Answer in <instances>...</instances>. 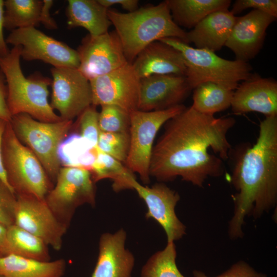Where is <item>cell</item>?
Listing matches in <instances>:
<instances>
[{
	"label": "cell",
	"instance_id": "obj_1",
	"mask_svg": "<svg viewBox=\"0 0 277 277\" xmlns=\"http://www.w3.org/2000/svg\"><path fill=\"white\" fill-rule=\"evenodd\" d=\"M235 124L232 117L217 118L185 107L165 124L152 149L150 176L161 182L180 176L199 187L208 177L222 176V160L231 151L227 134Z\"/></svg>",
	"mask_w": 277,
	"mask_h": 277
},
{
	"label": "cell",
	"instance_id": "obj_2",
	"mask_svg": "<svg viewBox=\"0 0 277 277\" xmlns=\"http://www.w3.org/2000/svg\"><path fill=\"white\" fill-rule=\"evenodd\" d=\"M232 183L236 191L228 228L230 239L243 238L246 216L261 217L277 202V115L261 122L256 143L243 146L235 155Z\"/></svg>",
	"mask_w": 277,
	"mask_h": 277
},
{
	"label": "cell",
	"instance_id": "obj_3",
	"mask_svg": "<svg viewBox=\"0 0 277 277\" xmlns=\"http://www.w3.org/2000/svg\"><path fill=\"white\" fill-rule=\"evenodd\" d=\"M107 14L130 63L146 47L163 38H175L189 44L187 32L173 21L167 1L127 13L108 9Z\"/></svg>",
	"mask_w": 277,
	"mask_h": 277
},
{
	"label": "cell",
	"instance_id": "obj_4",
	"mask_svg": "<svg viewBox=\"0 0 277 277\" xmlns=\"http://www.w3.org/2000/svg\"><path fill=\"white\" fill-rule=\"evenodd\" d=\"M21 48L13 46L0 57V69L5 77L7 103L11 116L25 113L38 121L53 123L62 120L48 101L51 80L40 73L26 77L20 64Z\"/></svg>",
	"mask_w": 277,
	"mask_h": 277
},
{
	"label": "cell",
	"instance_id": "obj_5",
	"mask_svg": "<svg viewBox=\"0 0 277 277\" xmlns=\"http://www.w3.org/2000/svg\"><path fill=\"white\" fill-rule=\"evenodd\" d=\"M160 41L181 53L186 66L185 76L192 90L202 83L213 82L234 91L240 82L252 74V67L248 62L226 60L215 52L193 47L175 38Z\"/></svg>",
	"mask_w": 277,
	"mask_h": 277
},
{
	"label": "cell",
	"instance_id": "obj_6",
	"mask_svg": "<svg viewBox=\"0 0 277 277\" xmlns=\"http://www.w3.org/2000/svg\"><path fill=\"white\" fill-rule=\"evenodd\" d=\"M2 153L7 179L15 195L45 200L53 183L36 156L17 138L10 122L4 132Z\"/></svg>",
	"mask_w": 277,
	"mask_h": 277
},
{
	"label": "cell",
	"instance_id": "obj_7",
	"mask_svg": "<svg viewBox=\"0 0 277 277\" xmlns=\"http://www.w3.org/2000/svg\"><path fill=\"white\" fill-rule=\"evenodd\" d=\"M19 141L36 156L52 183L61 167L58 149L73 126L71 120L47 123L25 113L12 116L10 122Z\"/></svg>",
	"mask_w": 277,
	"mask_h": 277
},
{
	"label": "cell",
	"instance_id": "obj_8",
	"mask_svg": "<svg viewBox=\"0 0 277 277\" xmlns=\"http://www.w3.org/2000/svg\"><path fill=\"white\" fill-rule=\"evenodd\" d=\"M185 107L180 104L162 110H137L130 113V143L125 166L132 172L137 173L144 183L150 182V161L157 131Z\"/></svg>",
	"mask_w": 277,
	"mask_h": 277
},
{
	"label": "cell",
	"instance_id": "obj_9",
	"mask_svg": "<svg viewBox=\"0 0 277 277\" xmlns=\"http://www.w3.org/2000/svg\"><path fill=\"white\" fill-rule=\"evenodd\" d=\"M55 183L45 201L56 218L68 228L79 206L95 205V183L89 170L64 166L61 168Z\"/></svg>",
	"mask_w": 277,
	"mask_h": 277
},
{
	"label": "cell",
	"instance_id": "obj_10",
	"mask_svg": "<svg viewBox=\"0 0 277 277\" xmlns=\"http://www.w3.org/2000/svg\"><path fill=\"white\" fill-rule=\"evenodd\" d=\"M7 44L21 48V58L27 61L38 60L53 67L78 69L77 50L48 36L36 27L15 29L6 39Z\"/></svg>",
	"mask_w": 277,
	"mask_h": 277
},
{
	"label": "cell",
	"instance_id": "obj_11",
	"mask_svg": "<svg viewBox=\"0 0 277 277\" xmlns=\"http://www.w3.org/2000/svg\"><path fill=\"white\" fill-rule=\"evenodd\" d=\"M140 78L131 63L89 80L92 105H115L129 113L138 110Z\"/></svg>",
	"mask_w": 277,
	"mask_h": 277
},
{
	"label": "cell",
	"instance_id": "obj_12",
	"mask_svg": "<svg viewBox=\"0 0 277 277\" xmlns=\"http://www.w3.org/2000/svg\"><path fill=\"white\" fill-rule=\"evenodd\" d=\"M51 73L50 105L62 120L72 121L92 105L89 81L75 68L53 67Z\"/></svg>",
	"mask_w": 277,
	"mask_h": 277
},
{
	"label": "cell",
	"instance_id": "obj_13",
	"mask_svg": "<svg viewBox=\"0 0 277 277\" xmlns=\"http://www.w3.org/2000/svg\"><path fill=\"white\" fill-rule=\"evenodd\" d=\"M16 196L14 224L60 250L68 227L55 216L45 200L28 194Z\"/></svg>",
	"mask_w": 277,
	"mask_h": 277
},
{
	"label": "cell",
	"instance_id": "obj_14",
	"mask_svg": "<svg viewBox=\"0 0 277 277\" xmlns=\"http://www.w3.org/2000/svg\"><path fill=\"white\" fill-rule=\"evenodd\" d=\"M77 51L80 58L77 69L89 81L129 63L115 31L96 37L88 34L83 38Z\"/></svg>",
	"mask_w": 277,
	"mask_h": 277
},
{
	"label": "cell",
	"instance_id": "obj_15",
	"mask_svg": "<svg viewBox=\"0 0 277 277\" xmlns=\"http://www.w3.org/2000/svg\"><path fill=\"white\" fill-rule=\"evenodd\" d=\"M131 187L146 205V217L153 219L163 227L167 242H174L183 236L186 233V227L175 212V207L180 199L177 192L162 183L155 184L151 187L142 186L135 177L132 179Z\"/></svg>",
	"mask_w": 277,
	"mask_h": 277
},
{
	"label": "cell",
	"instance_id": "obj_16",
	"mask_svg": "<svg viewBox=\"0 0 277 277\" xmlns=\"http://www.w3.org/2000/svg\"><path fill=\"white\" fill-rule=\"evenodd\" d=\"M191 90L183 75H152L142 78L138 110H162L182 104Z\"/></svg>",
	"mask_w": 277,
	"mask_h": 277
},
{
	"label": "cell",
	"instance_id": "obj_17",
	"mask_svg": "<svg viewBox=\"0 0 277 277\" xmlns=\"http://www.w3.org/2000/svg\"><path fill=\"white\" fill-rule=\"evenodd\" d=\"M276 19L256 10L237 17L225 46L233 52L235 60L248 62L262 49L267 29Z\"/></svg>",
	"mask_w": 277,
	"mask_h": 277
},
{
	"label": "cell",
	"instance_id": "obj_18",
	"mask_svg": "<svg viewBox=\"0 0 277 277\" xmlns=\"http://www.w3.org/2000/svg\"><path fill=\"white\" fill-rule=\"evenodd\" d=\"M231 107L233 112H256L266 116L277 115V82L253 74L234 90Z\"/></svg>",
	"mask_w": 277,
	"mask_h": 277
},
{
	"label": "cell",
	"instance_id": "obj_19",
	"mask_svg": "<svg viewBox=\"0 0 277 277\" xmlns=\"http://www.w3.org/2000/svg\"><path fill=\"white\" fill-rule=\"evenodd\" d=\"M125 231L102 234L98 255L91 277H131L134 258L125 247Z\"/></svg>",
	"mask_w": 277,
	"mask_h": 277
},
{
	"label": "cell",
	"instance_id": "obj_20",
	"mask_svg": "<svg viewBox=\"0 0 277 277\" xmlns=\"http://www.w3.org/2000/svg\"><path fill=\"white\" fill-rule=\"evenodd\" d=\"M140 79L152 75H185L186 66L181 53L160 41L143 49L131 63Z\"/></svg>",
	"mask_w": 277,
	"mask_h": 277
},
{
	"label": "cell",
	"instance_id": "obj_21",
	"mask_svg": "<svg viewBox=\"0 0 277 277\" xmlns=\"http://www.w3.org/2000/svg\"><path fill=\"white\" fill-rule=\"evenodd\" d=\"M237 16L228 10L214 12L187 32L189 44L195 48L215 52L220 50L227 41Z\"/></svg>",
	"mask_w": 277,
	"mask_h": 277
},
{
	"label": "cell",
	"instance_id": "obj_22",
	"mask_svg": "<svg viewBox=\"0 0 277 277\" xmlns=\"http://www.w3.org/2000/svg\"><path fill=\"white\" fill-rule=\"evenodd\" d=\"M107 8L98 0H69L66 8L67 24L70 28L82 27L91 37L108 32L112 25Z\"/></svg>",
	"mask_w": 277,
	"mask_h": 277
},
{
	"label": "cell",
	"instance_id": "obj_23",
	"mask_svg": "<svg viewBox=\"0 0 277 277\" xmlns=\"http://www.w3.org/2000/svg\"><path fill=\"white\" fill-rule=\"evenodd\" d=\"M66 266L63 259L41 261L13 254L0 258V275L3 277H63Z\"/></svg>",
	"mask_w": 277,
	"mask_h": 277
},
{
	"label": "cell",
	"instance_id": "obj_24",
	"mask_svg": "<svg viewBox=\"0 0 277 277\" xmlns=\"http://www.w3.org/2000/svg\"><path fill=\"white\" fill-rule=\"evenodd\" d=\"M172 18L179 27L193 28L210 14L228 10L230 0H166Z\"/></svg>",
	"mask_w": 277,
	"mask_h": 277
},
{
	"label": "cell",
	"instance_id": "obj_25",
	"mask_svg": "<svg viewBox=\"0 0 277 277\" xmlns=\"http://www.w3.org/2000/svg\"><path fill=\"white\" fill-rule=\"evenodd\" d=\"M8 255L41 261H49L48 246L43 240L15 224L7 227Z\"/></svg>",
	"mask_w": 277,
	"mask_h": 277
},
{
	"label": "cell",
	"instance_id": "obj_26",
	"mask_svg": "<svg viewBox=\"0 0 277 277\" xmlns=\"http://www.w3.org/2000/svg\"><path fill=\"white\" fill-rule=\"evenodd\" d=\"M193 90L191 106L201 113L214 115L231 107L233 90L213 82L202 83Z\"/></svg>",
	"mask_w": 277,
	"mask_h": 277
},
{
	"label": "cell",
	"instance_id": "obj_27",
	"mask_svg": "<svg viewBox=\"0 0 277 277\" xmlns=\"http://www.w3.org/2000/svg\"><path fill=\"white\" fill-rule=\"evenodd\" d=\"M94 152L95 160L90 170L94 183L104 179H111L113 181L112 187L115 191L131 189V180L135 177L133 172L121 162L97 147L94 148Z\"/></svg>",
	"mask_w": 277,
	"mask_h": 277
},
{
	"label": "cell",
	"instance_id": "obj_28",
	"mask_svg": "<svg viewBox=\"0 0 277 277\" xmlns=\"http://www.w3.org/2000/svg\"><path fill=\"white\" fill-rule=\"evenodd\" d=\"M43 1H4V28L11 31L39 24Z\"/></svg>",
	"mask_w": 277,
	"mask_h": 277
},
{
	"label": "cell",
	"instance_id": "obj_29",
	"mask_svg": "<svg viewBox=\"0 0 277 277\" xmlns=\"http://www.w3.org/2000/svg\"><path fill=\"white\" fill-rule=\"evenodd\" d=\"M176 251L173 242L153 254L142 268L141 277H185L176 264Z\"/></svg>",
	"mask_w": 277,
	"mask_h": 277
},
{
	"label": "cell",
	"instance_id": "obj_30",
	"mask_svg": "<svg viewBox=\"0 0 277 277\" xmlns=\"http://www.w3.org/2000/svg\"><path fill=\"white\" fill-rule=\"evenodd\" d=\"M100 131L129 134L130 113L115 105H104L98 114Z\"/></svg>",
	"mask_w": 277,
	"mask_h": 277
},
{
	"label": "cell",
	"instance_id": "obj_31",
	"mask_svg": "<svg viewBox=\"0 0 277 277\" xmlns=\"http://www.w3.org/2000/svg\"><path fill=\"white\" fill-rule=\"evenodd\" d=\"M129 143V134L100 131L96 147L104 153L125 163Z\"/></svg>",
	"mask_w": 277,
	"mask_h": 277
},
{
	"label": "cell",
	"instance_id": "obj_32",
	"mask_svg": "<svg viewBox=\"0 0 277 277\" xmlns=\"http://www.w3.org/2000/svg\"><path fill=\"white\" fill-rule=\"evenodd\" d=\"M98 114L96 106L91 105L78 116L80 136L92 149L97 146L100 132Z\"/></svg>",
	"mask_w": 277,
	"mask_h": 277
},
{
	"label": "cell",
	"instance_id": "obj_33",
	"mask_svg": "<svg viewBox=\"0 0 277 277\" xmlns=\"http://www.w3.org/2000/svg\"><path fill=\"white\" fill-rule=\"evenodd\" d=\"M16 201L14 192L0 180V224L6 227L14 224Z\"/></svg>",
	"mask_w": 277,
	"mask_h": 277
},
{
	"label": "cell",
	"instance_id": "obj_34",
	"mask_svg": "<svg viewBox=\"0 0 277 277\" xmlns=\"http://www.w3.org/2000/svg\"><path fill=\"white\" fill-rule=\"evenodd\" d=\"M253 8L277 18L276 0H236L230 10L235 15L244 10Z\"/></svg>",
	"mask_w": 277,
	"mask_h": 277
},
{
	"label": "cell",
	"instance_id": "obj_35",
	"mask_svg": "<svg viewBox=\"0 0 277 277\" xmlns=\"http://www.w3.org/2000/svg\"><path fill=\"white\" fill-rule=\"evenodd\" d=\"M193 277H209L203 272L194 270ZM216 277H267L266 275L256 272L252 267L243 261L233 265L229 269Z\"/></svg>",
	"mask_w": 277,
	"mask_h": 277
},
{
	"label": "cell",
	"instance_id": "obj_36",
	"mask_svg": "<svg viewBox=\"0 0 277 277\" xmlns=\"http://www.w3.org/2000/svg\"><path fill=\"white\" fill-rule=\"evenodd\" d=\"M7 88L5 77L0 69V118L10 122V114L7 103Z\"/></svg>",
	"mask_w": 277,
	"mask_h": 277
},
{
	"label": "cell",
	"instance_id": "obj_37",
	"mask_svg": "<svg viewBox=\"0 0 277 277\" xmlns=\"http://www.w3.org/2000/svg\"><path fill=\"white\" fill-rule=\"evenodd\" d=\"M53 4L52 0H43L39 15V24H42L49 29H55L57 28L56 22L51 16L50 13Z\"/></svg>",
	"mask_w": 277,
	"mask_h": 277
},
{
	"label": "cell",
	"instance_id": "obj_38",
	"mask_svg": "<svg viewBox=\"0 0 277 277\" xmlns=\"http://www.w3.org/2000/svg\"><path fill=\"white\" fill-rule=\"evenodd\" d=\"M98 1L107 9L116 5H121L122 8L127 10L128 12L134 11L138 9V1L137 0H98Z\"/></svg>",
	"mask_w": 277,
	"mask_h": 277
},
{
	"label": "cell",
	"instance_id": "obj_39",
	"mask_svg": "<svg viewBox=\"0 0 277 277\" xmlns=\"http://www.w3.org/2000/svg\"><path fill=\"white\" fill-rule=\"evenodd\" d=\"M4 1L0 0V57L7 55L10 50L4 36Z\"/></svg>",
	"mask_w": 277,
	"mask_h": 277
},
{
	"label": "cell",
	"instance_id": "obj_40",
	"mask_svg": "<svg viewBox=\"0 0 277 277\" xmlns=\"http://www.w3.org/2000/svg\"><path fill=\"white\" fill-rule=\"evenodd\" d=\"M7 122H6L0 118V180L2 181H3L6 185H7L11 190H12V189L11 188V187H10V186L9 185L8 182L6 175L5 170L3 167V160H2V139H3L4 132L6 125ZM12 191H13V190Z\"/></svg>",
	"mask_w": 277,
	"mask_h": 277
},
{
	"label": "cell",
	"instance_id": "obj_41",
	"mask_svg": "<svg viewBox=\"0 0 277 277\" xmlns=\"http://www.w3.org/2000/svg\"><path fill=\"white\" fill-rule=\"evenodd\" d=\"M7 231V227L0 224V258L8 255Z\"/></svg>",
	"mask_w": 277,
	"mask_h": 277
},
{
	"label": "cell",
	"instance_id": "obj_42",
	"mask_svg": "<svg viewBox=\"0 0 277 277\" xmlns=\"http://www.w3.org/2000/svg\"><path fill=\"white\" fill-rule=\"evenodd\" d=\"M0 277H3L2 275H0Z\"/></svg>",
	"mask_w": 277,
	"mask_h": 277
}]
</instances>
